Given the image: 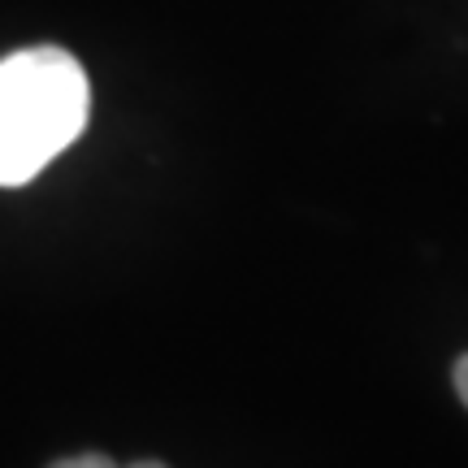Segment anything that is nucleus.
Instances as JSON below:
<instances>
[{"label": "nucleus", "mask_w": 468, "mask_h": 468, "mask_svg": "<svg viewBox=\"0 0 468 468\" xmlns=\"http://www.w3.org/2000/svg\"><path fill=\"white\" fill-rule=\"evenodd\" d=\"M91 87L66 48H22L0 61V186H22L83 134Z\"/></svg>", "instance_id": "nucleus-1"}, {"label": "nucleus", "mask_w": 468, "mask_h": 468, "mask_svg": "<svg viewBox=\"0 0 468 468\" xmlns=\"http://www.w3.org/2000/svg\"><path fill=\"white\" fill-rule=\"evenodd\" d=\"M48 468H117V464L101 452H83V455H69V460H57V464H48Z\"/></svg>", "instance_id": "nucleus-2"}, {"label": "nucleus", "mask_w": 468, "mask_h": 468, "mask_svg": "<svg viewBox=\"0 0 468 468\" xmlns=\"http://www.w3.org/2000/svg\"><path fill=\"white\" fill-rule=\"evenodd\" d=\"M455 390H460V399H464V408H468V356L455 360Z\"/></svg>", "instance_id": "nucleus-3"}, {"label": "nucleus", "mask_w": 468, "mask_h": 468, "mask_svg": "<svg viewBox=\"0 0 468 468\" xmlns=\"http://www.w3.org/2000/svg\"><path fill=\"white\" fill-rule=\"evenodd\" d=\"M131 468H165L161 460H139V464H131Z\"/></svg>", "instance_id": "nucleus-4"}]
</instances>
